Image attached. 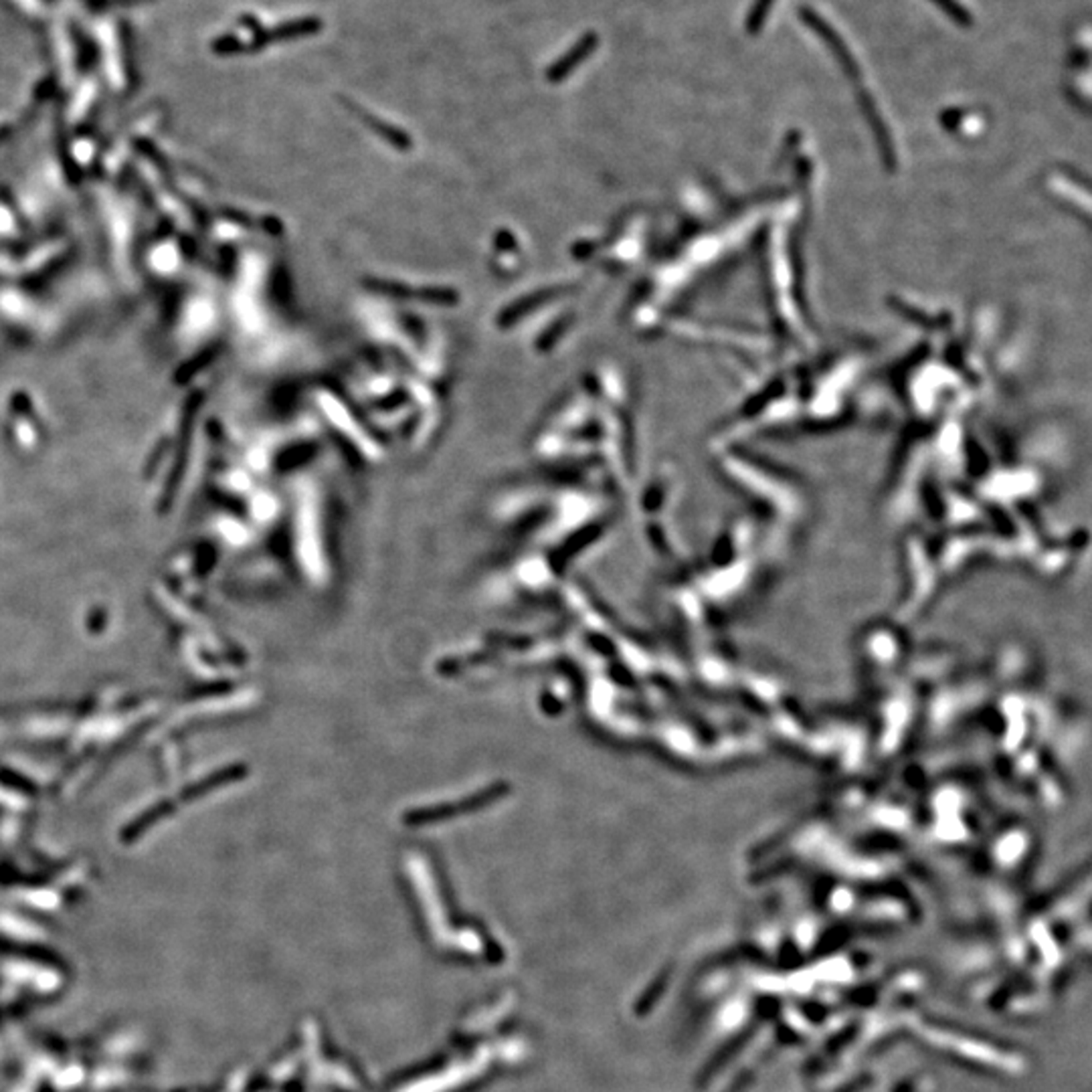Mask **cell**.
I'll return each instance as SVG.
<instances>
[{"instance_id":"1","label":"cell","mask_w":1092,"mask_h":1092,"mask_svg":"<svg viewBox=\"0 0 1092 1092\" xmlns=\"http://www.w3.org/2000/svg\"><path fill=\"white\" fill-rule=\"evenodd\" d=\"M797 15L801 18V23H803L807 29L813 32V35H817L819 39H822V43L825 45L827 51L831 53L833 59L839 63V68L844 69L846 75H848L852 82H860L858 61L853 59V53L850 51L848 45H846L844 37L833 29V25L827 23L816 9H811V6H799Z\"/></svg>"},{"instance_id":"2","label":"cell","mask_w":1092,"mask_h":1092,"mask_svg":"<svg viewBox=\"0 0 1092 1092\" xmlns=\"http://www.w3.org/2000/svg\"><path fill=\"white\" fill-rule=\"evenodd\" d=\"M858 103H860V110H862V114L866 118V122H868V125L872 128V134H874V140H876V144H878V150L882 152V154H880V156H882V161L889 164L890 168H895L896 167L895 142H892L890 132H889V128H886L884 118L880 116V111L876 108V103H874L872 96L864 88H858Z\"/></svg>"},{"instance_id":"3","label":"cell","mask_w":1092,"mask_h":1092,"mask_svg":"<svg viewBox=\"0 0 1092 1092\" xmlns=\"http://www.w3.org/2000/svg\"><path fill=\"white\" fill-rule=\"evenodd\" d=\"M597 45H599L597 32H585V35H582L579 41L559 59L557 63L551 65V69H548L546 73L548 82L559 83L562 82V79H567L582 61H585L587 57H591V53L597 49Z\"/></svg>"},{"instance_id":"4","label":"cell","mask_w":1092,"mask_h":1092,"mask_svg":"<svg viewBox=\"0 0 1092 1092\" xmlns=\"http://www.w3.org/2000/svg\"><path fill=\"white\" fill-rule=\"evenodd\" d=\"M322 29V21L320 18L308 17V18H300V21L288 23L280 26L274 32L275 39H294V37H306V35H314V32H320Z\"/></svg>"},{"instance_id":"5","label":"cell","mask_w":1092,"mask_h":1092,"mask_svg":"<svg viewBox=\"0 0 1092 1092\" xmlns=\"http://www.w3.org/2000/svg\"><path fill=\"white\" fill-rule=\"evenodd\" d=\"M773 4H775V0H754V3L751 4L749 15H746V21H745L746 32H749V35H759V32L763 31L767 17L771 15Z\"/></svg>"},{"instance_id":"6","label":"cell","mask_w":1092,"mask_h":1092,"mask_svg":"<svg viewBox=\"0 0 1092 1092\" xmlns=\"http://www.w3.org/2000/svg\"><path fill=\"white\" fill-rule=\"evenodd\" d=\"M931 3H935L939 9H941L957 26H961V29H969V26L973 25V15L969 12V9L959 3V0H931Z\"/></svg>"}]
</instances>
